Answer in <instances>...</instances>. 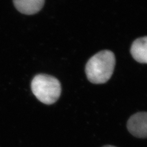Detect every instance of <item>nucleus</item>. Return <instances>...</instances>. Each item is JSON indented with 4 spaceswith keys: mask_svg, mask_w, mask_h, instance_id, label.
Instances as JSON below:
<instances>
[{
    "mask_svg": "<svg viewBox=\"0 0 147 147\" xmlns=\"http://www.w3.org/2000/svg\"><path fill=\"white\" fill-rule=\"evenodd\" d=\"M114 53L109 50L97 53L86 65V73L89 81L94 84L106 83L110 79L115 67Z\"/></svg>",
    "mask_w": 147,
    "mask_h": 147,
    "instance_id": "nucleus-1",
    "label": "nucleus"
},
{
    "mask_svg": "<svg viewBox=\"0 0 147 147\" xmlns=\"http://www.w3.org/2000/svg\"><path fill=\"white\" fill-rule=\"evenodd\" d=\"M31 89L38 100L47 105L56 102L61 94V85L52 76L39 74L32 80Z\"/></svg>",
    "mask_w": 147,
    "mask_h": 147,
    "instance_id": "nucleus-2",
    "label": "nucleus"
},
{
    "mask_svg": "<svg viewBox=\"0 0 147 147\" xmlns=\"http://www.w3.org/2000/svg\"><path fill=\"white\" fill-rule=\"evenodd\" d=\"M128 131L134 136L147 138V112H138L130 117L127 122Z\"/></svg>",
    "mask_w": 147,
    "mask_h": 147,
    "instance_id": "nucleus-3",
    "label": "nucleus"
},
{
    "mask_svg": "<svg viewBox=\"0 0 147 147\" xmlns=\"http://www.w3.org/2000/svg\"><path fill=\"white\" fill-rule=\"evenodd\" d=\"M17 10L26 15H32L40 11L45 0H13Z\"/></svg>",
    "mask_w": 147,
    "mask_h": 147,
    "instance_id": "nucleus-4",
    "label": "nucleus"
},
{
    "mask_svg": "<svg viewBox=\"0 0 147 147\" xmlns=\"http://www.w3.org/2000/svg\"><path fill=\"white\" fill-rule=\"evenodd\" d=\"M131 53L138 62L147 64V37L138 38L134 42Z\"/></svg>",
    "mask_w": 147,
    "mask_h": 147,
    "instance_id": "nucleus-5",
    "label": "nucleus"
},
{
    "mask_svg": "<svg viewBox=\"0 0 147 147\" xmlns=\"http://www.w3.org/2000/svg\"><path fill=\"white\" fill-rule=\"evenodd\" d=\"M116 147L115 146H110V145H107V146H104L103 147Z\"/></svg>",
    "mask_w": 147,
    "mask_h": 147,
    "instance_id": "nucleus-6",
    "label": "nucleus"
}]
</instances>
